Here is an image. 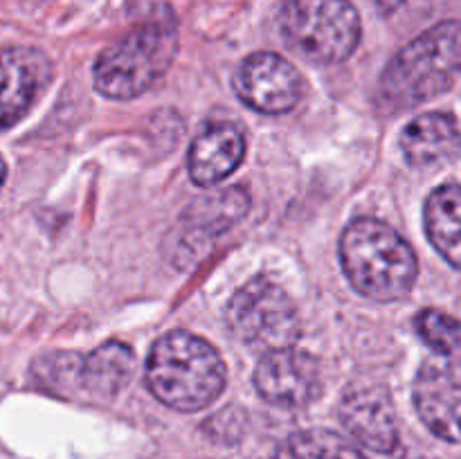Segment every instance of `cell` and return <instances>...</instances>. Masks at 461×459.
I'll list each match as a JSON object with an SVG mask.
<instances>
[{"instance_id":"obj_1","label":"cell","mask_w":461,"mask_h":459,"mask_svg":"<svg viewBox=\"0 0 461 459\" xmlns=\"http://www.w3.org/2000/svg\"><path fill=\"white\" fill-rule=\"evenodd\" d=\"M147 385L167 408L196 412L223 392L225 364L207 340L189 331H171L149 354Z\"/></svg>"},{"instance_id":"obj_2","label":"cell","mask_w":461,"mask_h":459,"mask_svg":"<svg viewBox=\"0 0 461 459\" xmlns=\"http://www.w3.org/2000/svg\"><path fill=\"white\" fill-rule=\"evenodd\" d=\"M340 261L360 295L394 302L408 295L417 279V256L396 230L376 219L347 225L340 238Z\"/></svg>"},{"instance_id":"obj_3","label":"cell","mask_w":461,"mask_h":459,"mask_svg":"<svg viewBox=\"0 0 461 459\" xmlns=\"http://www.w3.org/2000/svg\"><path fill=\"white\" fill-rule=\"evenodd\" d=\"M461 75V22L446 21L410 40L383 72V93L396 106H414L446 93Z\"/></svg>"},{"instance_id":"obj_4","label":"cell","mask_w":461,"mask_h":459,"mask_svg":"<svg viewBox=\"0 0 461 459\" xmlns=\"http://www.w3.org/2000/svg\"><path fill=\"white\" fill-rule=\"evenodd\" d=\"M178 32L174 21H151L104 50L95 63V88L111 99L147 93L174 61Z\"/></svg>"},{"instance_id":"obj_5","label":"cell","mask_w":461,"mask_h":459,"mask_svg":"<svg viewBox=\"0 0 461 459\" xmlns=\"http://www.w3.org/2000/svg\"><path fill=\"white\" fill-rule=\"evenodd\" d=\"M284 40L315 63H340L360 40V16L349 0H286L279 12Z\"/></svg>"},{"instance_id":"obj_6","label":"cell","mask_w":461,"mask_h":459,"mask_svg":"<svg viewBox=\"0 0 461 459\" xmlns=\"http://www.w3.org/2000/svg\"><path fill=\"white\" fill-rule=\"evenodd\" d=\"M135 372V356L124 342L111 340L90 354H45L32 363V381L43 390L86 392L99 399H113L129 385Z\"/></svg>"},{"instance_id":"obj_7","label":"cell","mask_w":461,"mask_h":459,"mask_svg":"<svg viewBox=\"0 0 461 459\" xmlns=\"http://www.w3.org/2000/svg\"><path fill=\"white\" fill-rule=\"evenodd\" d=\"M225 320L234 336L246 345L264 349H286L300 336V318L288 292L270 279L243 284L225 309Z\"/></svg>"},{"instance_id":"obj_8","label":"cell","mask_w":461,"mask_h":459,"mask_svg":"<svg viewBox=\"0 0 461 459\" xmlns=\"http://www.w3.org/2000/svg\"><path fill=\"white\" fill-rule=\"evenodd\" d=\"M414 408L428 430L439 439L461 441V358L432 356L414 381Z\"/></svg>"},{"instance_id":"obj_9","label":"cell","mask_w":461,"mask_h":459,"mask_svg":"<svg viewBox=\"0 0 461 459\" xmlns=\"http://www.w3.org/2000/svg\"><path fill=\"white\" fill-rule=\"evenodd\" d=\"M232 86L246 106L266 115H279L295 108L304 90L300 72L273 52L250 54L234 72Z\"/></svg>"},{"instance_id":"obj_10","label":"cell","mask_w":461,"mask_h":459,"mask_svg":"<svg viewBox=\"0 0 461 459\" xmlns=\"http://www.w3.org/2000/svg\"><path fill=\"white\" fill-rule=\"evenodd\" d=\"M255 387L261 399L286 410L304 408L322 390L320 363L306 351L293 346L268 351L255 369Z\"/></svg>"},{"instance_id":"obj_11","label":"cell","mask_w":461,"mask_h":459,"mask_svg":"<svg viewBox=\"0 0 461 459\" xmlns=\"http://www.w3.org/2000/svg\"><path fill=\"white\" fill-rule=\"evenodd\" d=\"M52 79V63L36 48L0 50V133L32 111Z\"/></svg>"},{"instance_id":"obj_12","label":"cell","mask_w":461,"mask_h":459,"mask_svg":"<svg viewBox=\"0 0 461 459\" xmlns=\"http://www.w3.org/2000/svg\"><path fill=\"white\" fill-rule=\"evenodd\" d=\"M340 421L365 448L392 453L399 444L394 405L381 385H354L340 400Z\"/></svg>"},{"instance_id":"obj_13","label":"cell","mask_w":461,"mask_h":459,"mask_svg":"<svg viewBox=\"0 0 461 459\" xmlns=\"http://www.w3.org/2000/svg\"><path fill=\"white\" fill-rule=\"evenodd\" d=\"M246 156V138L230 122L207 124L189 148V176L201 187H214L228 178Z\"/></svg>"},{"instance_id":"obj_14","label":"cell","mask_w":461,"mask_h":459,"mask_svg":"<svg viewBox=\"0 0 461 459\" xmlns=\"http://www.w3.org/2000/svg\"><path fill=\"white\" fill-rule=\"evenodd\" d=\"M401 151L412 166H439L461 151L457 122L446 112H426L410 122L401 133Z\"/></svg>"},{"instance_id":"obj_15","label":"cell","mask_w":461,"mask_h":459,"mask_svg":"<svg viewBox=\"0 0 461 459\" xmlns=\"http://www.w3.org/2000/svg\"><path fill=\"white\" fill-rule=\"evenodd\" d=\"M428 238L450 266L461 270V184H444L428 196Z\"/></svg>"},{"instance_id":"obj_16","label":"cell","mask_w":461,"mask_h":459,"mask_svg":"<svg viewBox=\"0 0 461 459\" xmlns=\"http://www.w3.org/2000/svg\"><path fill=\"white\" fill-rule=\"evenodd\" d=\"M273 459H365V454L342 435L324 428L293 432Z\"/></svg>"},{"instance_id":"obj_17","label":"cell","mask_w":461,"mask_h":459,"mask_svg":"<svg viewBox=\"0 0 461 459\" xmlns=\"http://www.w3.org/2000/svg\"><path fill=\"white\" fill-rule=\"evenodd\" d=\"M248 210V194L241 187L225 189L216 196L203 198L194 202L192 210L187 212V219L196 237H212L221 234L237 223Z\"/></svg>"},{"instance_id":"obj_18","label":"cell","mask_w":461,"mask_h":459,"mask_svg":"<svg viewBox=\"0 0 461 459\" xmlns=\"http://www.w3.org/2000/svg\"><path fill=\"white\" fill-rule=\"evenodd\" d=\"M414 328L435 354L453 356L461 346V322L444 310H421L414 320Z\"/></svg>"},{"instance_id":"obj_19","label":"cell","mask_w":461,"mask_h":459,"mask_svg":"<svg viewBox=\"0 0 461 459\" xmlns=\"http://www.w3.org/2000/svg\"><path fill=\"white\" fill-rule=\"evenodd\" d=\"M369 3H372L376 9H381V12L390 14L394 12V9H399L405 0H369Z\"/></svg>"},{"instance_id":"obj_20","label":"cell","mask_w":461,"mask_h":459,"mask_svg":"<svg viewBox=\"0 0 461 459\" xmlns=\"http://www.w3.org/2000/svg\"><path fill=\"white\" fill-rule=\"evenodd\" d=\"M5 178H7V165H5V160L0 158V189H3Z\"/></svg>"}]
</instances>
